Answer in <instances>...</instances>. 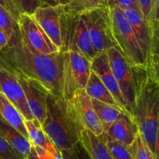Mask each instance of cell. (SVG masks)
I'll list each match as a JSON object with an SVG mask.
<instances>
[{"mask_svg": "<svg viewBox=\"0 0 159 159\" xmlns=\"http://www.w3.org/2000/svg\"><path fill=\"white\" fill-rule=\"evenodd\" d=\"M71 0H45L47 5H61V6H67L69 4Z\"/></svg>", "mask_w": 159, "mask_h": 159, "instance_id": "36", "label": "cell"}, {"mask_svg": "<svg viewBox=\"0 0 159 159\" xmlns=\"http://www.w3.org/2000/svg\"><path fill=\"white\" fill-rule=\"evenodd\" d=\"M100 3L101 6L108 9L116 6L123 9L127 6H138L137 0H100Z\"/></svg>", "mask_w": 159, "mask_h": 159, "instance_id": "31", "label": "cell"}, {"mask_svg": "<svg viewBox=\"0 0 159 159\" xmlns=\"http://www.w3.org/2000/svg\"><path fill=\"white\" fill-rule=\"evenodd\" d=\"M85 91L91 99H97V100L101 101V102L110 104L113 107H117V108L122 110L119 106V104L115 100L113 96H112L110 92L108 90V89L102 83L99 76L96 73L93 72L92 70L89 78L88 79V82H87L86 86L85 88Z\"/></svg>", "mask_w": 159, "mask_h": 159, "instance_id": "19", "label": "cell"}, {"mask_svg": "<svg viewBox=\"0 0 159 159\" xmlns=\"http://www.w3.org/2000/svg\"><path fill=\"white\" fill-rule=\"evenodd\" d=\"M154 40H155V47H154L153 57L159 54V22L154 27Z\"/></svg>", "mask_w": 159, "mask_h": 159, "instance_id": "33", "label": "cell"}, {"mask_svg": "<svg viewBox=\"0 0 159 159\" xmlns=\"http://www.w3.org/2000/svg\"><path fill=\"white\" fill-rule=\"evenodd\" d=\"M0 134L22 155L27 158L32 150V144L16 129L0 116Z\"/></svg>", "mask_w": 159, "mask_h": 159, "instance_id": "17", "label": "cell"}, {"mask_svg": "<svg viewBox=\"0 0 159 159\" xmlns=\"http://www.w3.org/2000/svg\"><path fill=\"white\" fill-rule=\"evenodd\" d=\"M70 100L84 128L98 136L102 134L103 129L93 109L91 98L87 95L85 89L78 90Z\"/></svg>", "mask_w": 159, "mask_h": 159, "instance_id": "14", "label": "cell"}, {"mask_svg": "<svg viewBox=\"0 0 159 159\" xmlns=\"http://www.w3.org/2000/svg\"><path fill=\"white\" fill-rule=\"evenodd\" d=\"M107 144L113 159H132L130 146L113 141H107Z\"/></svg>", "mask_w": 159, "mask_h": 159, "instance_id": "25", "label": "cell"}, {"mask_svg": "<svg viewBox=\"0 0 159 159\" xmlns=\"http://www.w3.org/2000/svg\"><path fill=\"white\" fill-rule=\"evenodd\" d=\"M63 52L43 54L33 49L20 29L0 51V62L16 74L37 81L51 95L63 97Z\"/></svg>", "mask_w": 159, "mask_h": 159, "instance_id": "1", "label": "cell"}, {"mask_svg": "<svg viewBox=\"0 0 159 159\" xmlns=\"http://www.w3.org/2000/svg\"><path fill=\"white\" fill-rule=\"evenodd\" d=\"M139 130L134 118L129 113H124L116 120L104 133L107 141H113L130 146L134 141Z\"/></svg>", "mask_w": 159, "mask_h": 159, "instance_id": "15", "label": "cell"}, {"mask_svg": "<svg viewBox=\"0 0 159 159\" xmlns=\"http://www.w3.org/2000/svg\"><path fill=\"white\" fill-rule=\"evenodd\" d=\"M16 75L24 92L31 113L42 124L46 118L47 97L49 93L37 81Z\"/></svg>", "mask_w": 159, "mask_h": 159, "instance_id": "12", "label": "cell"}, {"mask_svg": "<svg viewBox=\"0 0 159 159\" xmlns=\"http://www.w3.org/2000/svg\"><path fill=\"white\" fill-rule=\"evenodd\" d=\"M91 37L96 54L116 48L110 25V11L100 6L82 14Z\"/></svg>", "mask_w": 159, "mask_h": 159, "instance_id": "6", "label": "cell"}, {"mask_svg": "<svg viewBox=\"0 0 159 159\" xmlns=\"http://www.w3.org/2000/svg\"><path fill=\"white\" fill-rule=\"evenodd\" d=\"M9 41H10V40L6 35V33L0 29V51L4 49L9 44Z\"/></svg>", "mask_w": 159, "mask_h": 159, "instance_id": "34", "label": "cell"}, {"mask_svg": "<svg viewBox=\"0 0 159 159\" xmlns=\"http://www.w3.org/2000/svg\"><path fill=\"white\" fill-rule=\"evenodd\" d=\"M41 125L59 152L79 142L85 129L71 100L50 93L47 97L46 118Z\"/></svg>", "mask_w": 159, "mask_h": 159, "instance_id": "3", "label": "cell"}, {"mask_svg": "<svg viewBox=\"0 0 159 159\" xmlns=\"http://www.w3.org/2000/svg\"><path fill=\"white\" fill-rule=\"evenodd\" d=\"M134 85L133 116L140 134L155 156L159 127V82L146 65H132Z\"/></svg>", "mask_w": 159, "mask_h": 159, "instance_id": "2", "label": "cell"}, {"mask_svg": "<svg viewBox=\"0 0 159 159\" xmlns=\"http://www.w3.org/2000/svg\"><path fill=\"white\" fill-rule=\"evenodd\" d=\"M109 63L125 99L127 111L133 116L134 107V85L131 65L116 48L107 51Z\"/></svg>", "mask_w": 159, "mask_h": 159, "instance_id": "7", "label": "cell"}, {"mask_svg": "<svg viewBox=\"0 0 159 159\" xmlns=\"http://www.w3.org/2000/svg\"><path fill=\"white\" fill-rule=\"evenodd\" d=\"M17 23L23 38L36 51L43 54H52L61 51L51 41L32 15L20 13Z\"/></svg>", "mask_w": 159, "mask_h": 159, "instance_id": "8", "label": "cell"}, {"mask_svg": "<svg viewBox=\"0 0 159 159\" xmlns=\"http://www.w3.org/2000/svg\"><path fill=\"white\" fill-rule=\"evenodd\" d=\"M0 29L6 33L9 40L18 30L17 20L2 5H0Z\"/></svg>", "mask_w": 159, "mask_h": 159, "instance_id": "23", "label": "cell"}, {"mask_svg": "<svg viewBox=\"0 0 159 159\" xmlns=\"http://www.w3.org/2000/svg\"><path fill=\"white\" fill-rule=\"evenodd\" d=\"M100 6V0H71L65 6V10L68 13L79 15Z\"/></svg>", "mask_w": 159, "mask_h": 159, "instance_id": "22", "label": "cell"}, {"mask_svg": "<svg viewBox=\"0 0 159 159\" xmlns=\"http://www.w3.org/2000/svg\"><path fill=\"white\" fill-rule=\"evenodd\" d=\"M27 159H62V157L58 150L48 152L41 148L32 145V150Z\"/></svg>", "mask_w": 159, "mask_h": 159, "instance_id": "30", "label": "cell"}, {"mask_svg": "<svg viewBox=\"0 0 159 159\" xmlns=\"http://www.w3.org/2000/svg\"><path fill=\"white\" fill-rule=\"evenodd\" d=\"M63 52V98L70 99L78 90L85 89L91 73V61L71 49Z\"/></svg>", "mask_w": 159, "mask_h": 159, "instance_id": "5", "label": "cell"}, {"mask_svg": "<svg viewBox=\"0 0 159 159\" xmlns=\"http://www.w3.org/2000/svg\"><path fill=\"white\" fill-rule=\"evenodd\" d=\"M16 6L20 13L32 15L37 7L42 5H47L45 0H11Z\"/></svg>", "mask_w": 159, "mask_h": 159, "instance_id": "28", "label": "cell"}, {"mask_svg": "<svg viewBox=\"0 0 159 159\" xmlns=\"http://www.w3.org/2000/svg\"><path fill=\"white\" fill-rule=\"evenodd\" d=\"M0 93L18 109L25 120L34 119L16 75L0 62Z\"/></svg>", "mask_w": 159, "mask_h": 159, "instance_id": "11", "label": "cell"}, {"mask_svg": "<svg viewBox=\"0 0 159 159\" xmlns=\"http://www.w3.org/2000/svg\"><path fill=\"white\" fill-rule=\"evenodd\" d=\"M64 12L65 6L61 5H42L32 14L34 20L61 51L63 49L61 17Z\"/></svg>", "mask_w": 159, "mask_h": 159, "instance_id": "10", "label": "cell"}, {"mask_svg": "<svg viewBox=\"0 0 159 159\" xmlns=\"http://www.w3.org/2000/svg\"><path fill=\"white\" fill-rule=\"evenodd\" d=\"M91 70L99 76L102 83L108 89L115 100L119 104L120 108L125 113H130L127 111L125 99L121 93L117 82L110 68L107 51L99 53L92 59Z\"/></svg>", "mask_w": 159, "mask_h": 159, "instance_id": "13", "label": "cell"}, {"mask_svg": "<svg viewBox=\"0 0 159 159\" xmlns=\"http://www.w3.org/2000/svg\"><path fill=\"white\" fill-rule=\"evenodd\" d=\"M60 152L62 159H92L80 141L70 148Z\"/></svg>", "mask_w": 159, "mask_h": 159, "instance_id": "26", "label": "cell"}, {"mask_svg": "<svg viewBox=\"0 0 159 159\" xmlns=\"http://www.w3.org/2000/svg\"><path fill=\"white\" fill-rule=\"evenodd\" d=\"M25 125L29 136V140L32 145L41 148L48 152H54L57 150L44 132L41 124L36 118L25 120Z\"/></svg>", "mask_w": 159, "mask_h": 159, "instance_id": "20", "label": "cell"}, {"mask_svg": "<svg viewBox=\"0 0 159 159\" xmlns=\"http://www.w3.org/2000/svg\"><path fill=\"white\" fill-rule=\"evenodd\" d=\"M132 159H155L153 153L140 133L137 135L133 144L130 146Z\"/></svg>", "mask_w": 159, "mask_h": 159, "instance_id": "24", "label": "cell"}, {"mask_svg": "<svg viewBox=\"0 0 159 159\" xmlns=\"http://www.w3.org/2000/svg\"><path fill=\"white\" fill-rule=\"evenodd\" d=\"M148 68H150L154 78L159 82V54L153 57Z\"/></svg>", "mask_w": 159, "mask_h": 159, "instance_id": "32", "label": "cell"}, {"mask_svg": "<svg viewBox=\"0 0 159 159\" xmlns=\"http://www.w3.org/2000/svg\"><path fill=\"white\" fill-rule=\"evenodd\" d=\"M80 141L92 159H113L107 144L104 133L98 136L84 129L81 134Z\"/></svg>", "mask_w": 159, "mask_h": 159, "instance_id": "16", "label": "cell"}, {"mask_svg": "<svg viewBox=\"0 0 159 159\" xmlns=\"http://www.w3.org/2000/svg\"><path fill=\"white\" fill-rule=\"evenodd\" d=\"M110 25L116 48L132 65H146V60L133 29L122 9L118 6L109 9Z\"/></svg>", "mask_w": 159, "mask_h": 159, "instance_id": "4", "label": "cell"}, {"mask_svg": "<svg viewBox=\"0 0 159 159\" xmlns=\"http://www.w3.org/2000/svg\"><path fill=\"white\" fill-rule=\"evenodd\" d=\"M0 159H27L0 134Z\"/></svg>", "mask_w": 159, "mask_h": 159, "instance_id": "27", "label": "cell"}, {"mask_svg": "<svg viewBox=\"0 0 159 159\" xmlns=\"http://www.w3.org/2000/svg\"><path fill=\"white\" fill-rule=\"evenodd\" d=\"M123 12L130 23L137 40L144 54L147 66L149 67L154 55V31L152 26L144 19L138 6L123 8Z\"/></svg>", "mask_w": 159, "mask_h": 159, "instance_id": "9", "label": "cell"}, {"mask_svg": "<svg viewBox=\"0 0 159 159\" xmlns=\"http://www.w3.org/2000/svg\"><path fill=\"white\" fill-rule=\"evenodd\" d=\"M155 159H159V127L157 134L156 144H155Z\"/></svg>", "mask_w": 159, "mask_h": 159, "instance_id": "37", "label": "cell"}, {"mask_svg": "<svg viewBox=\"0 0 159 159\" xmlns=\"http://www.w3.org/2000/svg\"><path fill=\"white\" fill-rule=\"evenodd\" d=\"M0 116L29 139L25 125V118L20 110L2 93H0Z\"/></svg>", "mask_w": 159, "mask_h": 159, "instance_id": "18", "label": "cell"}, {"mask_svg": "<svg viewBox=\"0 0 159 159\" xmlns=\"http://www.w3.org/2000/svg\"><path fill=\"white\" fill-rule=\"evenodd\" d=\"M159 22V0H155V7H154L153 17V31L155 25Z\"/></svg>", "mask_w": 159, "mask_h": 159, "instance_id": "35", "label": "cell"}, {"mask_svg": "<svg viewBox=\"0 0 159 159\" xmlns=\"http://www.w3.org/2000/svg\"><path fill=\"white\" fill-rule=\"evenodd\" d=\"M91 101L93 109H94L98 116V119L103 129L104 133H106L109 130L110 126L116 120L119 119L123 114L126 113L120 108L113 107L110 104L105 103V102H101L97 99H91Z\"/></svg>", "mask_w": 159, "mask_h": 159, "instance_id": "21", "label": "cell"}, {"mask_svg": "<svg viewBox=\"0 0 159 159\" xmlns=\"http://www.w3.org/2000/svg\"><path fill=\"white\" fill-rule=\"evenodd\" d=\"M137 3L144 19L153 29L155 0H137Z\"/></svg>", "mask_w": 159, "mask_h": 159, "instance_id": "29", "label": "cell"}]
</instances>
